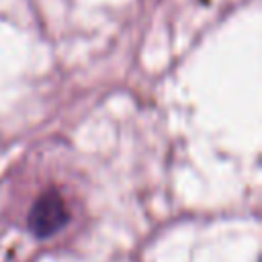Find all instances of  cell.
I'll return each instance as SVG.
<instances>
[{
	"label": "cell",
	"mask_w": 262,
	"mask_h": 262,
	"mask_svg": "<svg viewBox=\"0 0 262 262\" xmlns=\"http://www.w3.org/2000/svg\"><path fill=\"white\" fill-rule=\"evenodd\" d=\"M70 215L57 190H45L29 211V229L35 237L45 239L63 229Z\"/></svg>",
	"instance_id": "obj_1"
}]
</instances>
